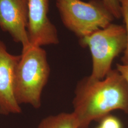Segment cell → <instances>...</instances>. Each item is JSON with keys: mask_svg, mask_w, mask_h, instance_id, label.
I'll return each instance as SVG.
<instances>
[{"mask_svg": "<svg viewBox=\"0 0 128 128\" xmlns=\"http://www.w3.org/2000/svg\"><path fill=\"white\" fill-rule=\"evenodd\" d=\"M73 106L79 128H88L92 121L114 110L128 114L127 82L117 69H112L101 80L85 77L76 88Z\"/></svg>", "mask_w": 128, "mask_h": 128, "instance_id": "6da1fadb", "label": "cell"}, {"mask_svg": "<svg viewBox=\"0 0 128 128\" xmlns=\"http://www.w3.org/2000/svg\"><path fill=\"white\" fill-rule=\"evenodd\" d=\"M50 74L46 51L40 46H32L22 50L15 78V96L18 104H29L39 108L42 92Z\"/></svg>", "mask_w": 128, "mask_h": 128, "instance_id": "7a4b0ae2", "label": "cell"}, {"mask_svg": "<svg viewBox=\"0 0 128 128\" xmlns=\"http://www.w3.org/2000/svg\"><path fill=\"white\" fill-rule=\"evenodd\" d=\"M56 5L64 27L80 40L106 27L114 18L102 0H56Z\"/></svg>", "mask_w": 128, "mask_h": 128, "instance_id": "3957f363", "label": "cell"}, {"mask_svg": "<svg viewBox=\"0 0 128 128\" xmlns=\"http://www.w3.org/2000/svg\"><path fill=\"white\" fill-rule=\"evenodd\" d=\"M80 41L82 46L89 48L91 54L92 70L89 76L101 80L112 69L115 58L124 53L126 46V33L124 26L112 23Z\"/></svg>", "mask_w": 128, "mask_h": 128, "instance_id": "277c9868", "label": "cell"}, {"mask_svg": "<svg viewBox=\"0 0 128 128\" xmlns=\"http://www.w3.org/2000/svg\"><path fill=\"white\" fill-rule=\"evenodd\" d=\"M50 0H28L27 32L31 46L56 45L60 40L55 25L48 16Z\"/></svg>", "mask_w": 128, "mask_h": 128, "instance_id": "5b68a950", "label": "cell"}, {"mask_svg": "<svg viewBox=\"0 0 128 128\" xmlns=\"http://www.w3.org/2000/svg\"><path fill=\"white\" fill-rule=\"evenodd\" d=\"M28 24V0H0V28L20 43L22 50L31 46Z\"/></svg>", "mask_w": 128, "mask_h": 128, "instance_id": "8992f818", "label": "cell"}, {"mask_svg": "<svg viewBox=\"0 0 128 128\" xmlns=\"http://www.w3.org/2000/svg\"><path fill=\"white\" fill-rule=\"evenodd\" d=\"M20 55H12L0 40V114L9 115L22 112L15 96L16 69Z\"/></svg>", "mask_w": 128, "mask_h": 128, "instance_id": "52a82bcc", "label": "cell"}, {"mask_svg": "<svg viewBox=\"0 0 128 128\" xmlns=\"http://www.w3.org/2000/svg\"><path fill=\"white\" fill-rule=\"evenodd\" d=\"M38 128H79V124L73 112H63L42 120Z\"/></svg>", "mask_w": 128, "mask_h": 128, "instance_id": "ba28073f", "label": "cell"}, {"mask_svg": "<svg viewBox=\"0 0 128 128\" xmlns=\"http://www.w3.org/2000/svg\"><path fill=\"white\" fill-rule=\"evenodd\" d=\"M120 5L122 17L124 19V28L126 33V46L122 58V64H128V0H119Z\"/></svg>", "mask_w": 128, "mask_h": 128, "instance_id": "9c48e42d", "label": "cell"}, {"mask_svg": "<svg viewBox=\"0 0 128 128\" xmlns=\"http://www.w3.org/2000/svg\"><path fill=\"white\" fill-rule=\"evenodd\" d=\"M105 6L112 14L114 18L122 17L120 5L119 0H102Z\"/></svg>", "mask_w": 128, "mask_h": 128, "instance_id": "30bf717a", "label": "cell"}, {"mask_svg": "<svg viewBox=\"0 0 128 128\" xmlns=\"http://www.w3.org/2000/svg\"><path fill=\"white\" fill-rule=\"evenodd\" d=\"M100 126L102 128H122V124L119 119L109 115L102 119Z\"/></svg>", "mask_w": 128, "mask_h": 128, "instance_id": "8fae6325", "label": "cell"}, {"mask_svg": "<svg viewBox=\"0 0 128 128\" xmlns=\"http://www.w3.org/2000/svg\"><path fill=\"white\" fill-rule=\"evenodd\" d=\"M116 67L117 70L125 79L128 85V64H117Z\"/></svg>", "mask_w": 128, "mask_h": 128, "instance_id": "7c38bea8", "label": "cell"}, {"mask_svg": "<svg viewBox=\"0 0 128 128\" xmlns=\"http://www.w3.org/2000/svg\"><path fill=\"white\" fill-rule=\"evenodd\" d=\"M98 128H101V127H100V126H99V127H98Z\"/></svg>", "mask_w": 128, "mask_h": 128, "instance_id": "4fadbf2b", "label": "cell"}]
</instances>
